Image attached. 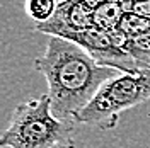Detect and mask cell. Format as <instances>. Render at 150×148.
<instances>
[{
    "instance_id": "obj_11",
    "label": "cell",
    "mask_w": 150,
    "mask_h": 148,
    "mask_svg": "<svg viewBox=\"0 0 150 148\" xmlns=\"http://www.w3.org/2000/svg\"><path fill=\"white\" fill-rule=\"evenodd\" d=\"M91 2H92L94 5H96V4H99V2H104V0H91Z\"/></svg>"
},
{
    "instance_id": "obj_9",
    "label": "cell",
    "mask_w": 150,
    "mask_h": 148,
    "mask_svg": "<svg viewBox=\"0 0 150 148\" xmlns=\"http://www.w3.org/2000/svg\"><path fill=\"white\" fill-rule=\"evenodd\" d=\"M58 0H26V14L36 24L46 22L55 14Z\"/></svg>"
},
{
    "instance_id": "obj_3",
    "label": "cell",
    "mask_w": 150,
    "mask_h": 148,
    "mask_svg": "<svg viewBox=\"0 0 150 148\" xmlns=\"http://www.w3.org/2000/svg\"><path fill=\"white\" fill-rule=\"evenodd\" d=\"M147 101H150V68L131 73L120 72L75 116V123L114 128L123 112Z\"/></svg>"
},
{
    "instance_id": "obj_10",
    "label": "cell",
    "mask_w": 150,
    "mask_h": 148,
    "mask_svg": "<svg viewBox=\"0 0 150 148\" xmlns=\"http://www.w3.org/2000/svg\"><path fill=\"white\" fill-rule=\"evenodd\" d=\"M55 148H75L74 143H67V145H60V147H55Z\"/></svg>"
},
{
    "instance_id": "obj_5",
    "label": "cell",
    "mask_w": 150,
    "mask_h": 148,
    "mask_svg": "<svg viewBox=\"0 0 150 148\" xmlns=\"http://www.w3.org/2000/svg\"><path fill=\"white\" fill-rule=\"evenodd\" d=\"M94 5L91 0H60L51 19L34 26L36 31L50 36L65 37L94 27Z\"/></svg>"
},
{
    "instance_id": "obj_4",
    "label": "cell",
    "mask_w": 150,
    "mask_h": 148,
    "mask_svg": "<svg viewBox=\"0 0 150 148\" xmlns=\"http://www.w3.org/2000/svg\"><path fill=\"white\" fill-rule=\"evenodd\" d=\"M65 37L75 41L84 49H87L99 65L126 73L142 70L138 63L130 56V53L123 48L125 39L118 32H108L103 29L92 27L80 32H72Z\"/></svg>"
},
{
    "instance_id": "obj_7",
    "label": "cell",
    "mask_w": 150,
    "mask_h": 148,
    "mask_svg": "<svg viewBox=\"0 0 150 148\" xmlns=\"http://www.w3.org/2000/svg\"><path fill=\"white\" fill-rule=\"evenodd\" d=\"M116 32L123 39H131V37H138V36H143V34H149L150 32V19L142 16V14H137L133 10H126Z\"/></svg>"
},
{
    "instance_id": "obj_2",
    "label": "cell",
    "mask_w": 150,
    "mask_h": 148,
    "mask_svg": "<svg viewBox=\"0 0 150 148\" xmlns=\"http://www.w3.org/2000/svg\"><path fill=\"white\" fill-rule=\"evenodd\" d=\"M72 123L51 109L50 95L21 102L12 112L0 145L4 148H55L72 141Z\"/></svg>"
},
{
    "instance_id": "obj_6",
    "label": "cell",
    "mask_w": 150,
    "mask_h": 148,
    "mask_svg": "<svg viewBox=\"0 0 150 148\" xmlns=\"http://www.w3.org/2000/svg\"><path fill=\"white\" fill-rule=\"evenodd\" d=\"M125 12H126L125 0H104V2L96 4L94 27L108 31V32H116Z\"/></svg>"
},
{
    "instance_id": "obj_1",
    "label": "cell",
    "mask_w": 150,
    "mask_h": 148,
    "mask_svg": "<svg viewBox=\"0 0 150 148\" xmlns=\"http://www.w3.org/2000/svg\"><path fill=\"white\" fill-rule=\"evenodd\" d=\"M34 68L46 78L53 112L67 121H75V116L118 72L99 65L80 44L60 36H50L45 55L34 60Z\"/></svg>"
},
{
    "instance_id": "obj_8",
    "label": "cell",
    "mask_w": 150,
    "mask_h": 148,
    "mask_svg": "<svg viewBox=\"0 0 150 148\" xmlns=\"http://www.w3.org/2000/svg\"><path fill=\"white\" fill-rule=\"evenodd\" d=\"M123 48L130 53V56L138 63L142 70L150 68V32L138 37L125 39Z\"/></svg>"
}]
</instances>
